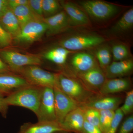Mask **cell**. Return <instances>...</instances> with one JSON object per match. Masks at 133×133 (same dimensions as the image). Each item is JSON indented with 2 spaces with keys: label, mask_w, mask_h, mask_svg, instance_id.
I'll use <instances>...</instances> for the list:
<instances>
[{
  "label": "cell",
  "mask_w": 133,
  "mask_h": 133,
  "mask_svg": "<svg viewBox=\"0 0 133 133\" xmlns=\"http://www.w3.org/2000/svg\"><path fill=\"white\" fill-rule=\"evenodd\" d=\"M133 61L131 58L123 61L114 62L104 70L107 79L123 78L132 73Z\"/></svg>",
  "instance_id": "e0dca14e"
},
{
  "label": "cell",
  "mask_w": 133,
  "mask_h": 133,
  "mask_svg": "<svg viewBox=\"0 0 133 133\" xmlns=\"http://www.w3.org/2000/svg\"><path fill=\"white\" fill-rule=\"evenodd\" d=\"M112 56L114 62L123 61L129 59V51L125 45L122 44H115L112 49Z\"/></svg>",
  "instance_id": "83f0119b"
},
{
  "label": "cell",
  "mask_w": 133,
  "mask_h": 133,
  "mask_svg": "<svg viewBox=\"0 0 133 133\" xmlns=\"http://www.w3.org/2000/svg\"><path fill=\"white\" fill-rule=\"evenodd\" d=\"M17 73L22 76L30 85L52 88L56 85L57 74L45 71L38 65L24 66Z\"/></svg>",
  "instance_id": "3957f363"
},
{
  "label": "cell",
  "mask_w": 133,
  "mask_h": 133,
  "mask_svg": "<svg viewBox=\"0 0 133 133\" xmlns=\"http://www.w3.org/2000/svg\"><path fill=\"white\" fill-rule=\"evenodd\" d=\"M71 65L76 74L84 72L98 66L95 58L90 54L79 52L73 56Z\"/></svg>",
  "instance_id": "ac0fdd59"
},
{
  "label": "cell",
  "mask_w": 133,
  "mask_h": 133,
  "mask_svg": "<svg viewBox=\"0 0 133 133\" xmlns=\"http://www.w3.org/2000/svg\"><path fill=\"white\" fill-rule=\"evenodd\" d=\"M76 74L79 81L87 90L99 95L100 90L107 78L104 70L99 65L87 71Z\"/></svg>",
  "instance_id": "ba28073f"
},
{
  "label": "cell",
  "mask_w": 133,
  "mask_h": 133,
  "mask_svg": "<svg viewBox=\"0 0 133 133\" xmlns=\"http://www.w3.org/2000/svg\"><path fill=\"white\" fill-rule=\"evenodd\" d=\"M59 131H64L57 122L38 121L24 123L17 133H54Z\"/></svg>",
  "instance_id": "4fadbf2b"
},
{
  "label": "cell",
  "mask_w": 133,
  "mask_h": 133,
  "mask_svg": "<svg viewBox=\"0 0 133 133\" xmlns=\"http://www.w3.org/2000/svg\"><path fill=\"white\" fill-rule=\"evenodd\" d=\"M124 104L119 108L124 116H128L132 114L133 112V90L126 92Z\"/></svg>",
  "instance_id": "f1b7e54d"
},
{
  "label": "cell",
  "mask_w": 133,
  "mask_h": 133,
  "mask_svg": "<svg viewBox=\"0 0 133 133\" xmlns=\"http://www.w3.org/2000/svg\"><path fill=\"white\" fill-rule=\"evenodd\" d=\"M80 4L88 15L99 20L108 19L119 11L118 7L116 5L101 1H84Z\"/></svg>",
  "instance_id": "52a82bcc"
},
{
  "label": "cell",
  "mask_w": 133,
  "mask_h": 133,
  "mask_svg": "<svg viewBox=\"0 0 133 133\" xmlns=\"http://www.w3.org/2000/svg\"><path fill=\"white\" fill-rule=\"evenodd\" d=\"M53 90L56 120L61 124L67 115L79 106L56 86L54 87Z\"/></svg>",
  "instance_id": "9c48e42d"
},
{
  "label": "cell",
  "mask_w": 133,
  "mask_h": 133,
  "mask_svg": "<svg viewBox=\"0 0 133 133\" xmlns=\"http://www.w3.org/2000/svg\"><path fill=\"white\" fill-rule=\"evenodd\" d=\"M133 131V115H128L119 126L116 133H132Z\"/></svg>",
  "instance_id": "4dcf8cb0"
},
{
  "label": "cell",
  "mask_w": 133,
  "mask_h": 133,
  "mask_svg": "<svg viewBox=\"0 0 133 133\" xmlns=\"http://www.w3.org/2000/svg\"><path fill=\"white\" fill-rule=\"evenodd\" d=\"M0 57L9 67L12 72L18 73L24 66L39 65L42 60L35 55H24L16 51L9 50H0Z\"/></svg>",
  "instance_id": "277c9868"
},
{
  "label": "cell",
  "mask_w": 133,
  "mask_h": 133,
  "mask_svg": "<svg viewBox=\"0 0 133 133\" xmlns=\"http://www.w3.org/2000/svg\"><path fill=\"white\" fill-rule=\"evenodd\" d=\"M56 85L79 106L85 104L95 95H98L87 90L78 80L62 73L57 74Z\"/></svg>",
  "instance_id": "7a4b0ae2"
},
{
  "label": "cell",
  "mask_w": 133,
  "mask_h": 133,
  "mask_svg": "<svg viewBox=\"0 0 133 133\" xmlns=\"http://www.w3.org/2000/svg\"><path fill=\"white\" fill-rule=\"evenodd\" d=\"M99 112V129L102 133L107 131L114 117L115 111L101 110Z\"/></svg>",
  "instance_id": "cb8c5ba5"
},
{
  "label": "cell",
  "mask_w": 133,
  "mask_h": 133,
  "mask_svg": "<svg viewBox=\"0 0 133 133\" xmlns=\"http://www.w3.org/2000/svg\"><path fill=\"white\" fill-rule=\"evenodd\" d=\"M8 107L4 98L0 97V113L5 118L6 117Z\"/></svg>",
  "instance_id": "d590c367"
},
{
  "label": "cell",
  "mask_w": 133,
  "mask_h": 133,
  "mask_svg": "<svg viewBox=\"0 0 133 133\" xmlns=\"http://www.w3.org/2000/svg\"><path fill=\"white\" fill-rule=\"evenodd\" d=\"M79 107L81 108L84 112L85 121L90 124L99 128V111L84 106Z\"/></svg>",
  "instance_id": "d4e9b609"
},
{
  "label": "cell",
  "mask_w": 133,
  "mask_h": 133,
  "mask_svg": "<svg viewBox=\"0 0 133 133\" xmlns=\"http://www.w3.org/2000/svg\"><path fill=\"white\" fill-rule=\"evenodd\" d=\"M125 98L124 95L120 94L96 95L87 103L82 106L91 108L98 111L111 110L115 111L119 108Z\"/></svg>",
  "instance_id": "8fae6325"
},
{
  "label": "cell",
  "mask_w": 133,
  "mask_h": 133,
  "mask_svg": "<svg viewBox=\"0 0 133 133\" xmlns=\"http://www.w3.org/2000/svg\"><path fill=\"white\" fill-rule=\"evenodd\" d=\"M47 30V25L43 20H33L24 25L19 35L13 40L19 45H29L41 39Z\"/></svg>",
  "instance_id": "5b68a950"
},
{
  "label": "cell",
  "mask_w": 133,
  "mask_h": 133,
  "mask_svg": "<svg viewBox=\"0 0 133 133\" xmlns=\"http://www.w3.org/2000/svg\"><path fill=\"white\" fill-rule=\"evenodd\" d=\"M36 115L38 121H57L53 88L43 87L41 101Z\"/></svg>",
  "instance_id": "8992f818"
},
{
  "label": "cell",
  "mask_w": 133,
  "mask_h": 133,
  "mask_svg": "<svg viewBox=\"0 0 133 133\" xmlns=\"http://www.w3.org/2000/svg\"><path fill=\"white\" fill-rule=\"evenodd\" d=\"M43 0H29L28 5L35 14L44 19L42 9Z\"/></svg>",
  "instance_id": "d6a6232c"
},
{
  "label": "cell",
  "mask_w": 133,
  "mask_h": 133,
  "mask_svg": "<svg viewBox=\"0 0 133 133\" xmlns=\"http://www.w3.org/2000/svg\"><path fill=\"white\" fill-rule=\"evenodd\" d=\"M9 8L8 0H0V18Z\"/></svg>",
  "instance_id": "8d00e7d4"
},
{
  "label": "cell",
  "mask_w": 133,
  "mask_h": 133,
  "mask_svg": "<svg viewBox=\"0 0 133 133\" xmlns=\"http://www.w3.org/2000/svg\"><path fill=\"white\" fill-rule=\"evenodd\" d=\"M60 4L69 19L74 24L82 25L88 23V19L87 15L74 3L67 2H61Z\"/></svg>",
  "instance_id": "ffe728a7"
},
{
  "label": "cell",
  "mask_w": 133,
  "mask_h": 133,
  "mask_svg": "<svg viewBox=\"0 0 133 133\" xmlns=\"http://www.w3.org/2000/svg\"><path fill=\"white\" fill-rule=\"evenodd\" d=\"M124 116L119 108L116 109L111 124L105 133H116Z\"/></svg>",
  "instance_id": "f546056e"
},
{
  "label": "cell",
  "mask_w": 133,
  "mask_h": 133,
  "mask_svg": "<svg viewBox=\"0 0 133 133\" xmlns=\"http://www.w3.org/2000/svg\"><path fill=\"white\" fill-rule=\"evenodd\" d=\"M29 85H30L28 81L20 75L10 71L0 73V97L8 96L20 88Z\"/></svg>",
  "instance_id": "7c38bea8"
},
{
  "label": "cell",
  "mask_w": 133,
  "mask_h": 133,
  "mask_svg": "<svg viewBox=\"0 0 133 133\" xmlns=\"http://www.w3.org/2000/svg\"><path fill=\"white\" fill-rule=\"evenodd\" d=\"M84 115L80 107L67 115L61 125L64 131L70 133H83Z\"/></svg>",
  "instance_id": "9a60e30c"
},
{
  "label": "cell",
  "mask_w": 133,
  "mask_h": 133,
  "mask_svg": "<svg viewBox=\"0 0 133 133\" xmlns=\"http://www.w3.org/2000/svg\"><path fill=\"white\" fill-rule=\"evenodd\" d=\"M0 25L13 38L19 35L21 29L16 17L10 8L0 18Z\"/></svg>",
  "instance_id": "d6986e66"
},
{
  "label": "cell",
  "mask_w": 133,
  "mask_h": 133,
  "mask_svg": "<svg viewBox=\"0 0 133 133\" xmlns=\"http://www.w3.org/2000/svg\"><path fill=\"white\" fill-rule=\"evenodd\" d=\"M132 81L128 78L107 79L99 91V95H106L126 92L132 90Z\"/></svg>",
  "instance_id": "5bb4252c"
},
{
  "label": "cell",
  "mask_w": 133,
  "mask_h": 133,
  "mask_svg": "<svg viewBox=\"0 0 133 133\" xmlns=\"http://www.w3.org/2000/svg\"><path fill=\"white\" fill-rule=\"evenodd\" d=\"M43 21L47 25L46 34L48 36L58 34L64 31L69 26V17L65 11L44 18Z\"/></svg>",
  "instance_id": "2e32d148"
},
{
  "label": "cell",
  "mask_w": 133,
  "mask_h": 133,
  "mask_svg": "<svg viewBox=\"0 0 133 133\" xmlns=\"http://www.w3.org/2000/svg\"><path fill=\"white\" fill-rule=\"evenodd\" d=\"M101 37L94 35L74 36L65 38L60 43L62 48L69 50H79L95 47L105 42Z\"/></svg>",
  "instance_id": "30bf717a"
},
{
  "label": "cell",
  "mask_w": 133,
  "mask_h": 133,
  "mask_svg": "<svg viewBox=\"0 0 133 133\" xmlns=\"http://www.w3.org/2000/svg\"><path fill=\"white\" fill-rule=\"evenodd\" d=\"M28 2L29 0H8L9 6L11 9L21 5H27Z\"/></svg>",
  "instance_id": "e575fe53"
},
{
  "label": "cell",
  "mask_w": 133,
  "mask_h": 133,
  "mask_svg": "<svg viewBox=\"0 0 133 133\" xmlns=\"http://www.w3.org/2000/svg\"><path fill=\"white\" fill-rule=\"evenodd\" d=\"M133 25V9L129 10L112 28L113 32L122 33L131 28Z\"/></svg>",
  "instance_id": "603a6c76"
},
{
  "label": "cell",
  "mask_w": 133,
  "mask_h": 133,
  "mask_svg": "<svg viewBox=\"0 0 133 133\" xmlns=\"http://www.w3.org/2000/svg\"><path fill=\"white\" fill-rule=\"evenodd\" d=\"M54 133H70L69 132H66V131H58V132H55Z\"/></svg>",
  "instance_id": "f35d334b"
},
{
  "label": "cell",
  "mask_w": 133,
  "mask_h": 133,
  "mask_svg": "<svg viewBox=\"0 0 133 133\" xmlns=\"http://www.w3.org/2000/svg\"><path fill=\"white\" fill-rule=\"evenodd\" d=\"M83 133H102L98 128L90 124L85 120L83 127Z\"/></svg>",
  "instance_id": "836d02e7"
},
{
  "label": "cell",
  "mask_w": 133,
  "mask_h": 133,
  "mask_svg": "<svg viewBox=\"0 0 133 133\" xmlns=\"http://www.w3.org/2000/svg\"><path fill=\"white\" fill-rule=\"evenodd\" d=\"M11 9L18 20L21 28L29 22L33 20H43L34 14L28 4L21 5Z\"/></svg>",
  "instance_id": "44dd1931"
},
{
  "label": "cell",
  "mask_w": 133,
  "mask_h": 133,
  "mask_svg": "<svg viewBox=\"0 0 133 133\" xmlns=\"http://www.w3.org/2000/svg\"><path fill=\"white\" fill-rule=\"evenodd\" d=\"M43 87L29 85L20 88L4 98L8 106L25 108L36 114L41 101Z\"/></svg>",
  "instance_id": "6da1fadb"
},
{
  "label": "cell",
  "mask_w": 133,
  "mask_h": 133,
  "mask_svg": "<svg viewBox=\"0 0 133 133\" xmlns=\"http://www.w3.org/2000/svg\"><path fill=\"white\" fill-rule=\"evenodd\" d=\"M70 51L62 47L52 49L45 52L43 57L45 59L56 64H64Z\"/></svg>",
  "instance_id": "7402d4cb"
},
{
  "label": "cell",
  "mask_w": 133,
  "mask_h": 133,
  "mask_svg": "<svg viewBox=\"0 0 133 133\" xmlns=\"http://www.w3.org/2000/svg\"><path fill=\"white\" fill-rule=\"evenodd\" d=\"M100 68L105 70L111 64V54L109 49L107 47H102L99 49L96 52Z\"/></svg>",
  "instance_id": "484cf974"
},
{
  "label": "cell",
  "mask_w": 133,
  "mask_h": 133,
  "mask_svg": "<svg viewBox=\"0 0 133 133\" xmlns=\"http://www.w3.org/2000/svg\"><path fill=\"white\" fill-rule=\"evenodd\" d=\"M60 8V3L58 1L56 0L42 1L43 15L45 16V18L57 14Z\"/></svg>",
  "instance_id": "4316f807"
},
{
  "label": "cell",
  "mask_w": 133,
  "mask_h": 133,
  "mask_svg": "<svg viewBox=\"0 0 133 133\" xmlns=\"http://www.w3.org/2000/svg\"><path fill=\"white\" fill-rule=\"evenodd\" d=\"M13 40L12 35L5 31L0 25V50L9 46Z\"/></svg>",
  "instance_id": "1f68e13d"
},
{
  "label": "cell",
  "mask_w": 133,
  "mask_h": 133,
  "mask_svg": "<svg viewBox=\"0 0 133 133\" xmlns=\"http://www.w3.org/2000/svg\"><path fill=\"white\" fill-rule=\"evenodd\" d=\"M10 71V69L7 65L0 57V73Z\"/></svg>",
  "instance_id": "74e56055"
}]
</instances>
